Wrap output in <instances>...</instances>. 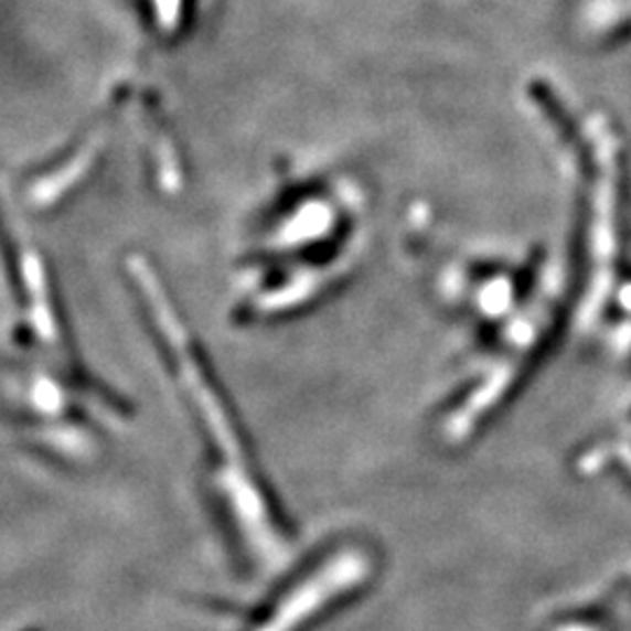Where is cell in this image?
I'll return each mask as SVG.
<instances>
[{
  "mask_svg": "<svg viewBox=\"0 0 631 631\" xmlns=\"http://www.w3.org/2000/svg\"><path fill=\"white\" fill-rule=\"evenodd\" d=\"M146 304L154 332L164 342L175 382H181L192 417L202 428V440L208 445L213 491L227 507L244 552L258 559V566L274 568L288 549L286 528L271 507L260 478L255 475V466L223 393L213 384L202 353L194 351L162 290L150 286L146 290Z\"/></svg>",
  "mask_w": 631,
  "mask_h": 631,
  "instance_id": "obj_1",
  "label": "cell"
}]
</instances>
